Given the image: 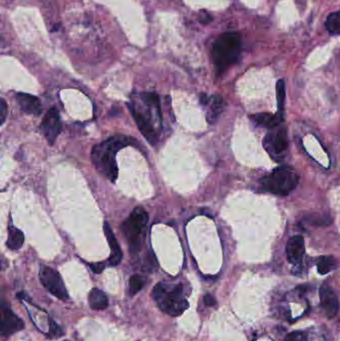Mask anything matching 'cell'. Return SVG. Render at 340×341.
<instances>
[{
  "instance_id": "5b68a950",
  "label": "cell",
  "mask_w": 340,
  "mask_h": 341,
  "mask_svg": "<svg viewBox=\"0 0 340 341\" xmlns=\"http://www.w3.org/2000/svg\"><path fill=\"white\" fill-rule=\"evenodd\" d=\"M149 220L148 212L145 208L135 207L125 221L121 224L120 229L123 233L132 256H136L142 249L146 237V229Z\"/></svg>"
},
{
  "instance_id": "2e32d148",
  "label": "cell",
  "mask_w": 340,
  "mask_h": 341,
  "mask_svg": "<svg viewBox=\"0 0 340 341\" xmlns=\"http://www.w3.org/2000/svg\"><path fill=\"white\" fill-rule=\"evenodd\" d=\"M251 119L259 126L263 128H267L272 130L275 127H278L283 120L282 113L279 112L277 114H268V113H261L251 116Z\"/></svg>"
},
{
  "instance_id": "83f0119b",
  "label": "cell",
  "mask_w": 340,
  "mask_h": 341,
  "mask_svg": "<svg viewBox=\"0 0 340 341\" xmlns=\"http://www.w3.org/2000/svg\"><path fill=\"white\" fill-rule=\"evenodd\" d=\"M65 341H69V340H65Z\"/></svg>"
},
{
  "instance_id": "52a82bcc",
  "label": "cell",
  "mask_w": 340,
  "mask_h": 341,
  "mask_svg": "<svg viewBox=\"0 0 340 341\" xmlns=\"http://www.w3.org/2000/svg\"><path fill=\"white\" fill-rule=\"evenodd\" d=\"M264 147L273 160L282 161L288 148L285 128L278 126L272 129L264 139Z\"/></svg>"
},
{
  "instance_id": "9a60e30c",
  "label": "cell",
  "mask_w": 340,
  "mask_h": 341,
  "mask_svg": "<svg viewBox=\"0 0 340 341\" xmlns=\"http://www.w3.org/2000/svg\"><path fill=\"white\" fill-rule=\"evenodd\" d=\"M104 233L106 235L109 247L111 249V255L109 258V265L111 267H117L118 265L121 264L122 262V258H123V254L121 251V248L114 236V233L112 231V229L110 228L108 222L104 223Z\"/></svg>"
},
{
  "instance_id": "6da1fadb",
  "label": "cell",
  "mask_w": 340,
  "mask_h": 341,
  "mask_svg": "<svg viewBox=\"0 0 340 341\" xmlns=\"http://www.w3.org/2000/svg\"><path fill=\"white\" fill-rule=\"evenodd\" d=\"M128 107L142 135L151 145H156L162 131V112L159 96L153 92L136 93L131 98Z\"/></svg>"
},
{
  "instance_id": "8fae6325",
  "label": "cell",
  "mask_w": 340,
  "mask_h": 341,
  "mask_svg": "<svg viewBox=\"0 0 340 341\" xmlns=\"http://www.w3.org/2000/svg\"><path fill=\"white\" fill-rule=\"evenodd\" d=\"M305 253L304 240L301 236L290 238L286 245V257L288 262L295 268H299Z\"/></svg>"
},
{
  "instance_id": "4316f807",
  "label": "cell",
  "mask_w": 340,
  "mask_h": 341,
  "mask_svg": "<svg viewBox=\"0 0 340 341\" xmlns=\"http://www.w3.org/2000/svg\"><path fill=\"white\" fill-rule=\"evenodd\" d=\"M204 302L207 306H214L216 304L215 298L211 294H205L204 296Z\"/></svg>"
},
{
  "instance_id": "7c38bea8",
  "label": "cell",
  "mask_w": 340,
  "mask_h": 341,
  "mask_svg": "<svg viewBox=\"0 0 340 341\" xmlns=\"http://www.w3.org/2000/svg\"><path fill=\"white\" fill-rule=\"evenodd\" d=\"M319 297L325 314L329 318L334 317L339 309V302L333 289L327 284H322L319 289Z\"/></svg>"
},
{
  "instance_id": "8992f818",
  "label": "cell",
  "mask_w": 340,
  "mask_h": 341,
  "mask_svg": "<svg viewBox=\"0 0 340 341\" xmlns=\"http://www.w3.org/2000/svg\"><path fill=\"white\" fill-rule=\"evenodd\" d=\"M298 181L299 177L292 168L281 166L263 180V186L273 195L287 196L296 188Z\"/></svg>"
},
{
  "instance_id": "44dd1931",
  "label": "cell",
  "mask_w": 340,
  "mask_h": 341,
  "mask_svg": "<svg viewBox=\"0 0 340 341\" xmlns=\"http://www.w3.org/2000/svg\"><path fill=\"white\" fill-rule=\"evenodd\" d=\"M146 279L144 276L140 274H134L131 276L129 280V293L130 295H135L137 294L145 285Z\"/></svg>"
},
{
  "instance_id": "cb8c5ba5",
  "label": "cell",
  "mask_w": 340,
  "mask_h": 341,
  "mask_svg": "<svg viewBox=\"0 0 340 341\" xmlns=\"http://www.w3.org/2000/svg\"><path fill=\"white\" fill-rule=\"evenodd\" d=\"M285 341H307V337L306 335L301 332V331H293V332H290L288 333L285 338H284Z\"/></svg>"
},
{
  "instance_id": "ba28073f",
  "label": "cell",
  "mask_w": 340,
  "mask_h": 341,
  "mask_svg": "<svg viewBox=\"0 0 340 341\" xmlns=\"http://www.w3.org/2000/svg\"><path fill=\"white\" fill-rule=\"evenodd\" d=\"M39 278L43 286L55 297L60 300H67L69 298L68 291L62 280L61 275L58 272L50 267L42 266L39 272Z\"/></svg>"
},
{
  "instance_id": "d6986e66",
  "label": "cell",
  "mask_w": 340,
  "mask_h": 341,
  "mask_svg": "<svg viewBox=\"0 0 340 341\" xmlns=\"http://www.w3.org/2000/svg\"><path fill=\"white\" fill-rule=\"evenodd\" d=\"M337 263L332 257H322L317 262V271L322 275L327 274L336 269Z\"/></svg>"
},
{
  "instance_id": "484cf974",
  "label": "cell",
  "mask_w": 340,
  "mask_h": 341,
  "mask_svg": "<svg viewBox=\"0 0 340 341\" xmlns=\"http://www.w3.org/2000/svg\"><path fill=\"white\" fill-rule=\"evenodd\" d=\"M90 269L94 273H101L103 270L105 269V264L103 263H96V264H90L89 265Z\"/></svg>"
},
{
  "instance_id": "5bb4252c",
  "label": "cell",
  "mask_w": 340,
  "mask_h": 341,
  "mask_svg": "<svg viewBox=\"0 0 340 341\" xmlns=\"http://www.w3.org/2000/svg\"><path fill=\"white\" fill-rule=\"evenodd\" d=\"M15 99L24 113L34 116H39L41 114V102L37 97L26 93H17Z\"/></svg>"
},
{
  "instance_id": "d4e9b609",
  "label": "cell",
  "mask_w": 340,
  "mask_h": 341,
  "mask_svg": "<svg viewBox=\"0 0 340 341\" xmlns=\"http://www.w3.org/2000/svg\"><path fill=\"white\" fill-rule=\"evenodd\" d=\"M7 116V104L4 99L0 100V124L2 125L5 122Z\"/></svg>"
},
{
  "instance_id": "603a6c76",
  "label": "cell",
  "mask_w": 340,
  "mask_h": 341,
  "mask_svg": "<svg viewBox=\"0 0 340 341\" xmlns=\"http://www.w3.org/2000/svg\"><path fill=\"white\" fill-rule=\"evenodd\" d=\"M49 333H48V337L49 338H57L62 336L63 334V330L60 328V326L54 322L53 320L50 319V327H49Z\"/></svg>"
},
{
  "instance_id": "7a4b0ae2",
  "label": "cell",
  "mask_w": 340,
  "mask_h": 341,
  "mask_svg": "<svg viewBox=\"0 0 340 341\" xmlns=\"http://www.w3.org/2000/svg\"><path fill=\"white\" fill-rule=\"evenodd\" d=\"M128 145H134L133 138L117 135L93 147L91 158L95 169L113 183L118 178L116 155Z\"/></svg>"
},
{
  "instance_id": "ac0fdd59",
  "label": "cell",
  "mask_w": 340,
  "mask_h": 341,
  "mask_svg": "<svg viewBox=\"0 0 340 341\" xmlns=\"http://www.w3.org/2000/svg\"><path fill=\"white\" fill-rule=\"evenodd\" d=\"M25 237L23 233L13 225L8 226V239L6 246L11 251H18L23 247Z\"/></svg>"
},
{
  "instance_id": "9c48e42d",
  "label": "cell",
  "mask_w": 340,
  "mask_h": 341,
  "mask_svg": "<svg viewBox=\"0 0 340 341\" xmlns=\"http://www.w3.org/2000/svg\"><path fill=\"white\" fill-rule=\"evenodd\" d=\"M41 131L49 145H54L56 139L61 132V120L59 112L52 107L44 116L41 124Z\"/></svg>"
},
{
  "instance_id": "3957f363",
  "label": "cell",
  "mask_w": 340,
  "mask_h": 341,
  "mask_svg": "<svg viewBox=\"0 0 340 341\" xmlns=\"http://www.w3.org/2000/svg\"><path fill=\"white\" fill-rule=\"evenodd\" d=\"M152 296L162 311L171 316H180L189 307L182 284L159 282L155 285Z\"/></svg>"
},
{
  "instance_id": "e0dca14e",
  "label": "cell",
  "mask_w": 340,
  "mask_h": 341,
  "mask_svg": "<svg viewBox=\"0 0 340 341\" xmlns=\"http://www.w3.org/2000/svg\"><path fill=\"white\" fill-rule=\"evenodd\" d=\"M88 299L90 307L94 310H104L109 305L107 295L98 288H94L91 290Z\"/></svg>"
},
{
  "instance_id": "7402d4cb",
  "label": "cell",
  "mask_w": 340,
  "mask_h": 341,
  "mask_svg": "<svg viewBox=\"0 0 340 341\" xmlns=\"http://www.w3.org/2000/svg\"><path fill=\"white\" fill-rule=\"evenodd\" d=\"M284 98H285V85L283 80H279L276 84V99H277V107L279 112L282 111L284 106Z\"/></svg>"
},
{
  "instance_id": "277c9868",
  "label": "cell",
  "mask_w": 340,
  "mask_h": 341,
  "mask_svg": "<svg viewBox=\"0 0 340 341\" xmlns=\"http://www.w3.org/2000/svg\"><path fill=\"white\" fill-rule=\"evenodd\" d=\"M242 53V38L239 33L226 32L214 42L211 56L217 74L223 73L235 64Z\"/></svg>"
},
{
  "instance_id": "30bf717a",
  "label": "cell",
  "mask_w": 340,
  "mask_h": 341,
  "mask_svg": "<svg viewBox=\"0 0 340 341\" xmlns=\"http://www.w3.org/2000/svg\"><path fill=\"white\" fill-rule=\"evenodd\" d=\"M24 328L23 320L17 316L8 306L2 302L0 333L2 336H9Z\"/></svg>"
},
{
  "instance_id": "ffe728a7",
  "label": "cell",
  "mask_w": 340,
  "mask_h": 341,
  "mask_svg": "<svg viewBox=\"0 0 340 341\" xmlns=\"http://www.w3.org/2000/svg\"><path fill=\"white\" fill-rule=\"evenodd\" d=\"M325 27L332 35L340 34V11L331 13L325 23Z\"/></svg>"
},
{
  "instance_id": "4fadbf2b",
  "label": "cell",
  "mask_w": 340,
  "mask_h": 341,
  "mask_svg": "<svg viewBox=\"0 0 340 341\" xmlns=\"http://www.w3.org/2000/svg\"><path fill=\"white\" fill-rule=\"evenodd\" d=\"M200 101L202 105L206 106V121L209 124H214L218 119L219 115L223 110V100L218 95L206 96L205 94H202L200 97Z\"/></svg>"
}]
</instances>
